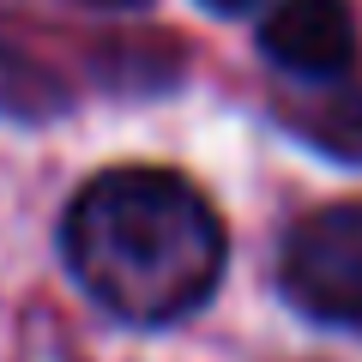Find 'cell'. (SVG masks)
Returning <instances> with one entry per match:
<instances>
[{
	"label": "cell",
	"mask_w": 362,
	"mask_h": 362,
	"mask_svg": "<svg viewBox=\"0 0 362 362\" xmlns=\"http://www.w3.org/2000/svg\"><path fill=\"white\" fill-rule=\"evenodd\" d=\"M223 223L175 169H109L66 206L61 254L90 302L127 326L206 308L223 278Z\"/></svg>",
	"instance_id": "cell-1"
},
{
	"label": "cell",
	"mask_w": 362,
	"mask_h": 362,
	"mask_svg": "<svg viewBox=\"0 0 362 362\" xmlns=\"http://www.w3.org/2000/svg\"><path fill=\"white\" fill-rule=\"evenodd\" d=\"M278 284L308 320L362 332V199L320 206L284 235Z\"/></svg>",
	"instance_id": "cell-2"
},
{
	"label": "cell",
	"mask_w": 362,
	"mask_h": 362,
	"mask_svg": "<svg viewBox=\"0 0 362 362\" xmlns=\"http://www.w3.org/2000/svg\"><path fill=\"white\" fill-rule=\"evenodd\" d=\"M259 54L278 73L302 78H344L356 66V13L350 0H278L259 25Z\"/></svg>",
	"instance_id": "cell-3"
},
{
	"label": "cell",
	"mask_w": 362,
	"mask_h": 362,
	"mask_svg": "<svg viewBox=\"0 0 362 362\" xmlns=\"http://www.w3.org/2000/svg\"><path fill=\"white\" fill-rule=\"evenodd\" d=\"M284 115L314 151L338 157V163H362V85L314 78V97H296Z\"/></svg>",
	"instance_id": "cell-4"
},
{
	"label": "cell",
	"mask_w": 362,
	"mask_h": 362,
	"mask_svg": "<svg viewBox=\"0 0 362 362\" xmlns=\"http://www.w3.org/2000/svg\"><path fill=\"white\" fill-rule=\"evenodd\" d=\"M0 109H6V115L37 121V115H54V109H66V90L54 85V73H49V66H37L30 54L0 49Z\"/></svg>",
	"instance_id": "cell-5"
},
{
	"label": "cell",
	"mask_w": 362,
	"mask_h": 362,
	"mask_svg": "<svg viewBox=\"0 0 362 362\" xmlns=\"http://www.w3.org/2000/svg\"><path fill=\"white\" fill-rule=\"evenodd\" d=\"M199 6H211V13H247L254 0H199Z\"/></svg>",
	"instance_id": "cell-6"
},
{
	"label": "cell",
	"mask_w": 362,
	"mask_h": 362,
	"mask_svg": "<svg viewBox=\"0 0 362 362\" xmlns=\"http://www.w3.org/2000/svg\"><path fill=\"white\" fill-rule=\"evenodd\" d=\"M90 6H145V0H90Z\"/></svg>",
	"instance_id": "cell-7"
}]
</instances>
